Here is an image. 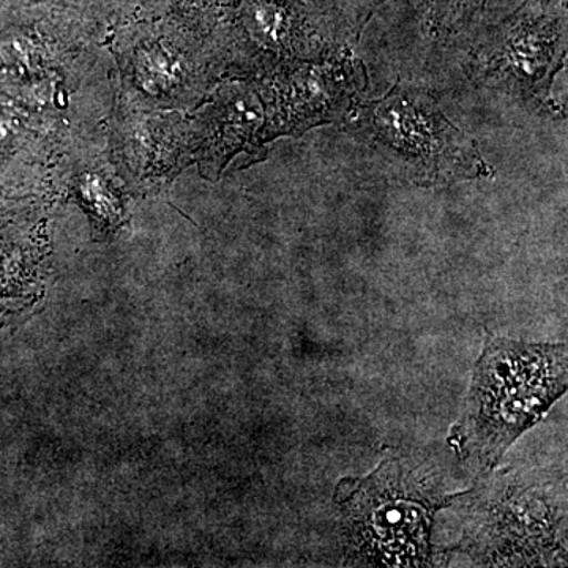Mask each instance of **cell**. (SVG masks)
I'll return each mask as SVG.
<instances>
[{
	"label": "cell",
	"mask_w": 568,
	"mask_h": 568,
	"mask_svg": "<svg viewBox=\"0 0 568 568\" xmlns=\"http://www.w3.org/2000/svg\"><path fill=\"white\" fill-rule=\"evenodd\" d=\"M248 28L264 43H283L291 33L290 11L274 0H261L250 7Z\"/></svg>",
	"instance_id": "obj_5"
},
{
	"label": "cell",
	"mask_w": 568,
	"mask_h": 568,
	"mask_svg": "<svg viewBox=\"0 0 568 568\" xmlns=\"http://www.w3.org/2000/svg\"><path fill=\"white\" fill-rule=\"evenodd\" d=\"M181 67L179 59L162 48L140 51L136 55L138 78L144 89L152 93L166 91L174 85L181 78Z\"/></svg>",
	"instance_id": "obj_4"
},
{
	"label": "cell",
	"mask_w": 568,
	"mask_h": 568,
	"mask_svg": "<svg viewBox=\"0 0 568 568\" xmlns=\"http://www.w3.org/2000/svg\"><path fill=\"white\" fill-rule=\"evenodd\" d=\"M310 3L327 29H343L362 24L375 9L376 0H310Z\"/></svg>",
	"instance_id": "obj_6"
},
{
	"label": "cell",
	"mask_w": 568,
	"mask_h": 568,
	"mask_svg": "<svg viewBox=\"0 0 568 568\" xmlns=\"http://www.w3.org/2000/svg\"><path fill=\"white\" fill-rule=\"evenodd\" d=\"M81 194L95 215L102 216L103 220L115 222L121 216L118 200L99 175L88 174L82 178Z\"/></svg>",
	"instance_id": "obj_7"
},
{
	"label": "cell",
	"mask_w": 568,
	"mask_h": 568,
	"mask_svg": "<svg viewBox=\"0 0 568 568\" xmlns=\"http://www.w3.org/2000/svg\"><path fill=\"white\" fill-rule=\"evenodd\" d=\"M373 141L424 181L476 178L485 170L476 145L425 93L396 88L362 110Z\"/></svg>",
	"instance_id": "obj_3"
},
{
	"label": "cell",
	"mask_w": 568,
	"mask_h": 568,
	"mask_svg": "<svg viewBox=\"0 0 568 568\" xmlns=\"http://www.w3.org/2000/svg\"><path fill=\"white\" fill-rule=\"evenodd\" d=\"M7 55L17 65L33 67V62H36L39 54H37L36 47H33L31 40L18 39L11 41L10 51H7Z\"/></svg>",
	"instance_id": "obj_8"
},
{
	"label": "cell",
	"mask_w": 568,
	"mask_h": 568,
	"mask_svg": "<svg viewBox=\"0 0 568 568\" xmlns=\"http://www.w3.org/2000/svg\"><path fill=\"white\" fill-rule=\"evenodd\" d=\"M440 493L424 470L402 458H384L368 477L343 478L335 493L343 536L368 566L422 567L432 556L437 510L459 496Z\"/></svg>",
	"instance_id": "obj_2"
},
{
	"label": "cell",
	"mask_w": 568,
	"mask_h": 568,
	"mask_svg": "<svg viewBox=\"0 0 568 568\" xmlns=\"http://www.w3.org/2000/svg\"><path fill=\"white\" fill-rule=\"evenodd\" d=\"M566 392V345L491 338L474 366L470 390L448 444L459 457L495 467Z\"/></svg>",
	"instance_id": "obj_1"
}]
</instances>
